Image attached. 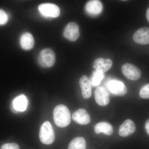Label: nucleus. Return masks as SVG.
<instances>
[{
  "instance_id": "1",
  "label": "nucleus",
  "mask_w": 149,
  "mask_h": 149,
  "mask_svg": "<svg viewBox=\"0 0 149 149\" xmlns=\"http://www.w3.org/2000/svg\"><path fill=\"white\" fill-rule=\"evenodd\" d=\"M53 116L56 125L61 128L68 126L71 121L70 112L68 108L64 105H58L55 107Z\"/></svg>"
},
{
  "instance_id": "18",
  "label": "nucleus",
  "mask_w": 149,
  "mask_h": 149,
  "mask_svg": "<svg viewBox=\"0 0 149 149\" xmlns=\"http://www.w3.org/2000/svg\"><path fill=\"white\" fill-rule=\"evenodd\" d=\"M86 142L84 138L78 137L72 139L69 143L68 149H86Z\"/></svg>"
},
{
  "instance_id": "21",
  "label": "nucleus",
  "mask_w": 149,
  "mask_h": 149,
  "mask_svg": "<svg viewBox=\"0 0 149 149\" xmlns=\"http://www.w3.org/2000/svg\"><path fill=\"white\" fill-rule=\"evenodd\" d=\"M8 20V17L5 12L0 9V25H3L7 23Z\"/></svg>"
},
{
  "instance_id": "14",
  "label": "nucleus",
  "mask_w": 149,
  "mask_h": 149,
  "mask_svg": "<svg viewBox=\"0 0 149 149\" xmlns=\"http://www.w3.org/2000/svg\"><path fill=\"white\" fill-rule=\"evenodd\" d=\"M73 120L78 124L87 125L91 122V118L87 111L80 109L74 112L72 115Z\"/></svg>"
},
{
  "instance_id": "2",
  "label": "nucleus",
  "mask_w": 149,
  "mask_h": 149,
  "mask_svg": "<svg viewBox=\"0 0 149 149\" xmlns=\"http://www.w3.org/2000/svg\"><path fill=\"white\" fill-rule=\"evenodd\" d=\"M39 138L42 143L50 145L55 139L54 132L50 123L45 121L41 125L39 133Z\"/></svg>"
},
{
  "instance_id": "12",
  "label": "nucleus",
  "mask_w": 149,
  "mask_h": 149,
  "mask_svg": "<svg viewBox=\"0 0 149 149\" xmlns=\"http://www.w3.org/2000/svg\"><path fill=\"white\" fill-rule=\"evenodd\" d=\"M112 61L110 59H104L99 58L96 59L93 63V67L95 71L104 73L112 66Z\"/></svg>"
},
{
  "instance_id": "24",
  "label": "nucleus",
  "mask_w": 149,
  "mask_h": 149,
  "mask_svg": "<svg viewBox=\"0 0 149 149\" xmlns=\"http://www.w3.org/2000/svg\"><path fill=\"white\" fill-rule=\"evenodd\" d=\"M146 16L147 20H148L149 22V8L147 10L146 15Z\"/></svg>"
},
{
  "instance_id": "15",
  "label": "nucleus",
  "mask_w": 149,
  "mask_h": 149,
  "mask_svg": "<svg viewBox=\"0 0 149 149\" xmlns=\"http://www.w3.org/2000/svg\"><path fill=\"white\" fill-rule=\"evenodd\" d=\"M136 129L134 123L130 119H127L120 125L118 133L121 137H128L133 134L136 131Z\"/></svg>"
},
{
  "instance_id": "3",
  "label": "nucleus",
  "mask_w": 149,
  "mask_h": 149,
  "mask_svg": "<svg viewBox=\"0 0 149 149\" xmlns=\"http://www.w3.org/2000/svg\"><path fill=\"white\" fill-rule=\"evenodd\" d=\"M38 62L41 66L45 68L51 67L56 61V55L53 51L50 49H45L41 51Z\"/></svg>"
},
{
  "instance_id": "20",
  "label": "nucleus",
  "mask_w": 149,
  "mask_h": 149,
  "mask_svg": "<svg viewBox=\"0 0 149 149\" xmlns=\"http://www.w3.org/2000/svg\"><path fill=\"white\" fill-rule=\"evenodd\" d=\"M139 95L142 98L149 99V84L144 85L139 92Z\"/></svg>"
},
{
  "instance_id": "17",
  "label": "nucleus",
  "mask_w": 149,
  "mask_h": 149,
  "mask_svg": "<svg viewBox=\"0 0 149 149\" xmlns=\"http://www.w3.org/2000/svg\"><path fill=\"white\" fill-rule=\"evenodd\" d=\"M94 130L95 133L97 134L103 133L107 136H111L113 133V127L109 123L100 122L95 125Z\"/></svg>"
},
{
  "instance_id": "16",
  "label": "nucleus",
  "mask_w": 149,
  "mask_h": 149,
  "mask_svg": "<svg viewBox=\"0 0 149 149\" xmlns=\"http://www.w3.org/2000/svg\"><path fill=\"white\" fill-rule=\"evenodd\" d=\"M20 44L23 49L25 50L31 49L35 45L34 37L30 33H24L20 37Z\"/></svg>"
},
{
  "instance_id": "5",
  "label": "nucleus",
  "mask_w": 149,
  "mask_h": 149,
  "mask_svg": "<svg viewBox=\"0 0 149 149\" xmlns=\"http://www.w3.org/2000/svg\"><path fill=\"white\" fill-rule=\"evenodd\" d=\"M107 87L111 93L118 97H122L125 95L128 91L125 84L119 80H111L108 83Z\"/></svg>"
},
{
  "instance_id": "7",
  "label": "nucleus",
  "mask_w": 149,
  "mask_h": 149,
  "mask_svg": "<svg viewBox=\"0 0 149 149\" xmlns=\"http://www.w3.org/2000/svg\"><path fill=\"white\" fill-rule=\"evenodd\" d=\"M103 10L101 1L98 0H92L86 3L85 10L90 16L96 17L100 14Z\"/></svg>"
},
{
  "instance_id": "9",
  "label": "nucleus",
  "mask_w": 149,
  "mask_h": 149,
  "mask_svg": "<svg viewBox=\"0 0 149 149\" xmlns=\"http://www.w3.org/2000/svg\"><path fill=\"white\" fill-rule=\"evenodd\" d=\"M63 35L66 39L71 42L76 41L80 36L78 24L74 22H70L65 28Z\"/></svg>"
},
{
  "instance_id": "4",
  "label": "nucleus",
  "mask_w": 149,
  "mask_h": 149,
  "mask_svg": "<svg viewBox=\"0 0 149 149\" xmlns=\"http://www.w3.org/2000/svg\"><path fill=\"white\" fill-rule=\"evenodd\" d=\"M121 71L123 75L130 80H138L142 75L141 70L135 65L130 63L123 64L121 68Z\"/></svg>"
},
{
  "instance_id": "10",
  "label": "nucleus",
  "mask_w": 149,
  "mask_h": 149,
  "mask_svg": "<svg viewBox=\"0 0 149 149\" xmlns=\"http://www.w3.org/2000/svg\"><path fill=\"white\" fill-rule=\"evenodd\" d=\"M133 40L135 42L140 45L149 44V28L142 27L138 29L133 35Z\"/></svg>"
},
{
  "instance_id": "6",
  "label": "nucleus",
  "mask_w": 149,
  "mask_h": 149,
  "mask_svg": "<svg viewBox=\"0 0 149 149\" xmlns=\"http://www.w3.org/2000/svg\"><path fill=\"white\" fill-rule=\"evenodd\" d=\"M38 8L43 15L47 17H57L60 14V10L58 7L51 3L42 4L39 6Z\"/></svg>"
},
{
  "instance_id": "13",
  "label": "nucleus",
  "mask_w": 149,
  "mask_h": 149,
  "mask_svg": "<svg viewBox=\"0 0 149 149\" xmlns=\"http://www.w3.org/2000/svg\"><path fill=\"white\" fill-rule=\"evenodd\" d=\"M79 83L84 98L88 99L91 98L92 93V85L90 79L86 75H83L80 77Z\"/></svg>"
},
{
  "instance_id": "8",
  "label": "nucleus",
  "mask_w": 149,
  "mask_h": 149,
  "mask_svg": "<svg viewBox=\"0 0 149 149\" xmlns=\"http://www.w3.org/2000/svg\"><path fill=\"white\" fill-rule=\"evenodd\" d=\"M27 100L24 95H19L14 99L10 105V109L12 112L17 113L24 111L27 109Z\"/></svg>"
},
{
  "instance_id": "22",
  "label": "nucleus",
  "mask_w": 149,
  "mask_h": 149,
  "mask_svg": "<svg viewBox=\"0 0 149 149\" xmlns=\"http://www.w3.org/2000/svg\"><path fill=\"white\" fill-rule=\"evenodd\" d=\"M1 149H19V147L17 144L15 143H10L4 144Z\"/></svg>"
},
{
  "instance_id": "23",
  "label": "nucleus",
  "mask_w": 149,
  "mask_h": 149,
  "mask_svg": "<svg viewBox=\"0 0 149 149\" xmlns=\"http://www.w3.org/2000/svg\"><path fill=\"white\" fill-rule=\"evenodd\" d=\"M145 128H146V131L147 133L148 134L149 136V119L147 120L146 123Z\"/></svg>"
},
{
  "instance_id": "11",
  "label": "nucleus",
  "mask_w": 149,
  "mask_h": 149,
  "mask_svg": "<svg viewBox=\"0 0 149 149\" xmlns=\"http://www.w3.org/2000/svg\"><path fill=\"white\" fill-rule=\"evenodd\" d=\"M96 103L101 106H107L110 101L109 95L106 90L100 86L96 88L95 92Z\"/></svg>"
},
{
  "instance_id": "19",
  "label": "nucleus",
  "mask_w": 149,
  "mask_h": 149,
  "mask_svg": "<svg viewBox=\"0 0 149 149\" xmlns=\"http://www.w3.org/2000/svg\"><path fill=\"white\" fill-rule=\"evenodd\" d=\"M104 77V73L102 72L97 71H94L90 79L92 86L94 87L98 86Z\"/></svg>"
}]
</instances>
